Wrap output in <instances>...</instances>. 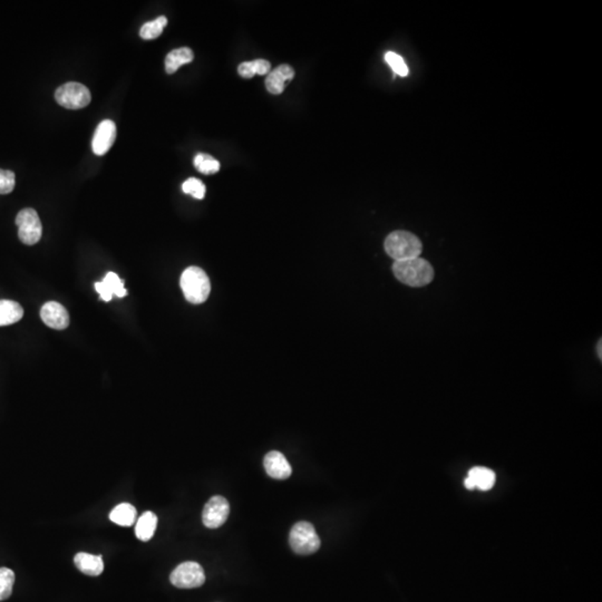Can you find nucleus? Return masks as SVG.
Masks as SVG:
<instances>
[{"label": "nucleus", "mask_w": 602, "mask_h": 602, "mask_svg": "<svg viewBox=\"0 0 602 602\" xmlns=\"http://www.w3.org/2000/svg\"><path fill=\"white\" fill-rule=\"evenodd\" d=\"M495 480H497V476L492 470L482 468V466H476V468H471L468 472V477L464 480V485L468 490H473L477 487L482 491H487V490H491L493 487Z\"/></svg>", "instance_id": "ddd939ff"}, {"label": "nucleus", "mask_w": 602, "mask_h": 602, "mask_svg": "<svg viewBox=\"0 0 602 602\" xmlns=\"http://www.w3.org/2000/svg\"><path fill=\"white\" fill-rule=\"evenodd\" d=\"M41 317L46 326L53 329H66L70 326V315L64 306L56 301H49L43 306Z\"/></svg>", "instance_id": "9d476101"}, {"label": "nucleus", "mask_w": 602, "mask_h": 602, "mask_svg": "<svg viewBox=\"0 0 602 602\" xmlns=\"http://www.w3.org/2000/svg\"><path fill=\"white\" fill-rule=\"evenodd\" d=\"M157 527V517L155 513L147 511L137 520L135 525V534L139 540L147 542L154 535Z\"/></svg>", "instance_id": "dca6fc26"}, {"label": "nucleus", "mask_w": 602, "mask_h": 602, "mask_svg": "<svg viewBox=\"0 0 602 602\" xmlns=\"http://www.w3.org/2000/svg\"><path fill=\"white\" fill-rule=\"evenodd\" d=\"M15 173L0 169V194H9L15 189Z\"/></svg>", "instance_id": "393cba45"}, {"label": "nucleus", "mask_w": 602, "mask_h": 602, "mask_svg": "<svg viewBox=\"0 0 602 602\" xmlns=\"http://www.w3.org/2000/svg\"><path fill=\"white\" fill-rule=\"evenodd\" d=\"M194 167L199 172L204 174H214L220 170L219 161L216 160L213 157L204 153H199L194 157Z\"/></svg>", "instance_id": "412c9836"}, {"label": "nucleus", "mask_w": 602, "mask_h": 602, "mask_svg": "<svg viewBox=\"0 0 602 602\" xmlns=\"http://www.w3.org/2000/svg\"><path fill=\"white\" fill-rule=\"evenodd\" d=\"M194 58V54L188 47L174 49L169 53L165 57V70L167 74H173L180 68L182 65L189 64Z\"/></svg>", "instance_id": "f3484780"}, {"label": "nucleus", "mask_w": 602, "mask_h": 602, "mask_svg": "<svg viewBox=\"0 0 602 602\" xmlns=\"http://www.w3.org/2000/svg\"><path fill=\"white\" fill-rule=\"evenodd\" d=\"M55 100L63 107L68 110H80L90 103L92 95L90 90L80 83H66L57 88Z\"/></svg>", "instance_id": "39448f33"}, {"label": "nucleus", "mask_w": 602, "mask_h": 602, "mask_svg": "<svg viewBox=\"0 0 602 602\" xmlns=\"http://www.w3.org/2000/svg\"><path fill=\"white\" fill-rule=\"evenodd\" d=\"M116 139V125L111 120L98 124L92 141V149L98 157H103L113 147Z\"/></svg>", "instance_id": "1a4fd4ad"}, {"label": "nucleus", "mask_w": 602, "mask_h": 602, "mask_svg": "<svg viewBox=\"0 0 602 602\" xmlns=\"http://www.w3.org/2000/svg\"><path fill=\"white\" fill-rule=\"evenodd\" d=\"M238 72L243 78H251L255 75V64L253 62H245L239 65Z\"/></svg>", "instance_id": "a878e982"}, {"label": "nucleus", "mask_w": 602, "mask_h": 602, "mask_svg": "<svg viewBox=\"0 0 602 602\" xmlns=\"http://www.w3.org/2000/svg\"><path fill=\"white\" fill-rule=\"evenodd\" d=\"M384 247L387 255L395 261L420 257L423 250L421 240L415 234L404 230H398L389 234Z\"/></svg>", "instance_id": "f03ea898"}, {"label": "nucleus", "mask_w": 602, "mask_h": 602, "mask_svg": "<svg viewBox=\"0 0 602 602\" xmlns=\"http://www.w3.org/2000/svg\"><path fill=\"white\" fill-rule=\"evenodd\" d=\"M95 289L104 301H111L113 296L123 298L127 295L123 281L114 273H108L103 280L96 282Z\"/></svg>", "instance_id": "f8f14e48"}, {"label": "nucleus", "mask_w": 602, "mask_h": 602, "mask_svg": "<svg viewBox=\"0 0 602 602\" xmlns=\"http://www.w3.org/2000/svg\"><path fill=\"white\" fill-rule=\"evenodd\" d=\"M167 17H165V16H160V17H157V19H154V21L145 23L144 25L141 27L139 36H141L142 38L145 39V41H151V39L157 38V37L161 36V33H163V29L167 27Z\"/></svg>", "instance_id": "aec40b11"}, {"label": "nucleus", "mask_w": 602, "mask_h": 602, "mask_svg": "<svg viewBox=\"0 0 602 602\" xmlns=\"http://www.w3.org/2000/svg\"><path fill=\"white\" fill-rule=\"evenodd\" d=\"M75 566L84 574L90 576H97L103 574V556L80 552L74 558Z\"/></svg>", "instance_id": "2eb2a0df"}, {"label": "nucleus", "mask_w": 602, "mask_h": 602, "mask_svg": "<svg viewBox=\"0 0 602 602\" xmlns=\"http://www.w3.org/2000/svg\"><path fill=\"white\" fill-rule=\"evenodd\" d=\"M597 353H598V356H599V359H601V358H602V355H601V340H599V344H598V345H597Z\"/></svg>", "instance_id": "cd10ccee"}, {"label": "nucleus", "mask_w": 602, "mask_h": 602, "mask_svg": "<svg viewBox=\"0 0 602 602\" xmlns=\"http://www.w3.org/2000/svg\"><path fill=\"white\" fill-rule=\"evenodd\" d=\"M182 190L184 194H190L198 200H202L206 196V186L199 179H188L186 182L183 183Z\"/></svg>", "instance_id": "5701e85b"}, {"label": "nucleus", "mask_w": 602, "mask_h": 602, "mask_svg": "<svg viewBox=\"0 0 602 602\" xmlns=\"http://www.w3.org/2000/svg\"><path fill=\"white\" fill-rule=\"evenodd\" d=\"M385 60L391 66V70H394L401 78H405L408 75L409 70L406 63L403 60V57L399 56L396 53L387 52L385 55Z\"/></svg>", "instance_id": "b1692460"}, {"label": "nucleus", "mask_w": 602, "mask_h": 602, "mask_svg": "<svg viewBox=\"0 0 602 602\" xmlns=\"http://www.w3.org/2000/svg\"><path fill=\"white\" fill-rule=\"evenodd\" d=\"M265 472L268 475L275 480H286L292 473V468L286 456L278 450L269 452L263 460Z\"/></svg>", "instance_id": "9b49d317"}, {"label": "nucleus", "mask_w": 602, "mask_h": 602, "mask_svg": "<svg viewBox=\"0 0 602 602\" xmlns=\"http://www.w3.org/2000/svg\"><path fill=\"white\" fill-rule=\"evenodd\" d=\"M171 583L180 589H194L206 582V574L200 564L194 561L183 562L173 570Z\"/></svg>", "instance_id": "423d86ee"}, {"label": "nucleus", "mask_w": 602, "mask_h": 602, "mask_svg": "<svg viewBox=\"0 0 602 602\" xmlns=\"http://www.w3.org/2000/svg\"><path fill=\"white\" fill-rule=\"evenodd\" d=\"M15 574L8 568H0V601L7 600L13 593Z\"/></svg>", "instance_id": "4be33fe9"}, {"label": "nucleus", "mask_w": 602, "mask_h": 602, "mask_svg": "<svg viewBox=\"0 0 602 602\" xmlns=\"http://www.w3.org/2000/svg\"><path fill=\"white\" fill-rule=\"evenodd\" d=\"M180 285L183 295L191 304H204L210 296L211 283L208 275L201 268L189 267L183 271Z\"/></svg>", "instance_id": "7ed1b4c3"}, {"label": "nucleus", "mask_w": 602, "mask_h": 602, "mask_svg": "<svg viewBox=\"0 0 602 602\" xmlns=\"http://www.w3.org/2000/svg\"><path fill=\"white\" fill-rule=\"evenodd\" d=\"M295 70L289 65H280L265 78V88L271 94L279 95L286 88L287 82L292 80Z\"/></svg>", "instance_id": "4468645a"}, {"label": "nucleus", "mask_w": 602, "mask_h": 602, "mask_svg": "<svg viewBox=\"0 0 602 602\" xmlns=\"http://www.w3.org/2000/svg\"><path fill=\"white\" fill-rule=\"evenodd\" d=\"M230 513L229 502L223 497L216 495L208 500V503L204 505L202 512V521L206 528L216 529L228 520Z\"/></svg>", "instance_id": "6e6552de"}, {"label": "nucleus", "mask_w": 602, "mask_h": 602, "mask_svg": "<svg viewBox=\"0 0 602 602\" xmlns=\"http://www.w3.org/2000/svg\"><path fill=\"white\" fill-rule=\"evenodd\" d=\"M255 64V72L258 75H265L270 72V63L265 60H253Z\"/></svg>", "instance_id": "bb28decb"}, {"label": "nucleus", "mask_w": 602, "mask_h": 602, "mask_svg": "<svg viewBox=\"0 0 602 602\" xmlns=\"http://www.w3.org/2000/svg\"><path fill=\"white\" fill-rule=\"evenodd\" d=\"M289 543L297 554L308 556L320 548V539L312 523L301 521L292 527L289 535Z\"/></svg>", "instance_id": "20e7f679"}, {"label": "nucleus", "mask_w": 602, "mask_h": 602, "mask_svg": "<svg viewBox=\"0 0 602 602\" xmlns=\"http://www.w3.org/2000/svg\"><path fill=\"white\" fill-rule=\"evenodd\" d=\"M137 509L130 503L116 505L110 513V520L121 527H131L137 521Z\"/></svg>", "instance_id": "6ab92c4d"}, {"label": "nucleus", "mask_w": 602, "mask_h": 602, "mask_svg": "<svg viewBox=\"0 0 602 602\" xmlns=\"http://www.w3.org/2000/svg\"><path fill=\"white\" fill-rule=\"evenodd\" d=\"M23 309L13 300H0V327L16 324L23 318Z\"/></svg>", "instance_id": "a211bd4d"}, {"label": "nucleus", "mask_w": 602, "mask_h": 602, "mask_svg": "<svg viewBox=\"0 0 602 602\" xmlns=\"http://www.w3.org/2000/svg\"><path fill=\"white\" fill-rule=\"evenodd\" d=\"M393 273L399 282L409 287L428 286L434 279V269L428 260L417 257L407 260L395 261Z\"/></svg>", "instance_id": "f257e3e1"}, {"label": "nucleus", "mask_w": 602, "mask_h": 602, "mask_svg": "<svg viewBox=\"0 0 602 602\" xmlns=\"http://www.w3.org/2000/svg\"><path fill=\"white\" fill-rule=\"evenodd\" d=\"M16 224L19 227V240L23 245H33L41 240L43 226L38 214L33 208H23L16 216Z\"/></svg>", "instance_id": "0eeeda50"}]
</instances>
